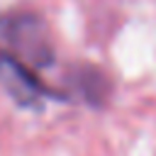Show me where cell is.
Instances as JSON below:
<instances>
[{
	"mask_svg": "<svg viewBox=\"0 0 156 156\" xmlns=\"http://www.w3.org/2000/svg\"><path fill=\"white\" fill-rule=\"evenodd\" d=\"M0 88L15 105L27 110H41L46 100H66V95L44 83L32 63L0 46Z\"/></svg>",
	"mask_w": 156,
	"mask_h": 156,
	"instance_id": "obj_2",
	"label": "cell"
},
{
	"mask_svg": "<svg viewBox=\"0 0 156 156\" xmlns=\"http://www.w3.org/2000/svg\"><path fill=\"white\" fill-rule=\"evenodd\" d=\"M68 90H66V98H76V100H83L93 107H100L110 100L112 95V80L107 78V73H102L98 66H78L73 68V73L68 76Z\"/></svg>",
	"mask_w": 156,
	"mask_h": 156,
	"instance_id": "obj_3",
	"label": "cell"
},
{
	"mask_svg": "<svg viewBox=\"0 0 156 156\" xmlns=\"http://www.w3.org/2000/svg\"><path fill=\"white\" fill-rule=\"evenodd\" d=\"M0 39L7 51L17 54L34 68L51 66L56 58L51 32L44 17L32 10H12L0 15Z\"/></svg>",
	"mask_w": 156,
	"mask_h": 156,
	"instance_id": "obj_1",
	"label": "cell"
}]
</instances>
